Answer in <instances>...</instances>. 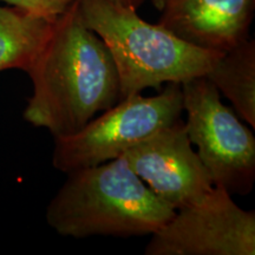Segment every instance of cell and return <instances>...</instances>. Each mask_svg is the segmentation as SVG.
Returning <instances> with one entry per match:
<instances>
[{
    "instance_id": "6da1fadb",
    "label": "cell",
    "mask_w": 255,
    "mask_h": 255,
    "mask_svg": "<svg viewBox=\"0 0 255 255\" xmlns=\"http://www.w3.org/2000/svg\"><path fill=\"white\" fill-rule=\"evenodd\" d=\"M32 82L23 117L53 138L72 135L121 100L120 77L103 39L85 25L77 0L53 21L26 72Z\"/></svg>"
},
{
    "instance_id": "7a4b0ae2",
    "label": "cell",
    "mask_w": 255,
    "mask_h": 255,
    "mask_svg": "<svg viewBox=\"0 0 255 255\" xmlns=\"http://www.w3.org/2000/svg\"><path fill=\"white\" fill-rule=\"evenodd\" d=\"M175 212L122 156L69 173L47 206L46 221L62 237H143L159 231Z\"/></svg>"
},
{
    "instance_id": "3957f363",
    "label": "cell",
    "mask_w": 255,
    "mask_h": 255,
    "mask_svg": "<svg viewBox=\"0 0 255 255\" xmlns=\"http://www.w3.org/2000/svg\"><path fill=\"white\" fill-rule=\"evenodd\" d=\"M79 14L113 56L121 100L167 83L206 77L222 53L187 43L113 0H77ZM120 100V101H121Z\"/></svg>"
},
{
    "instance_id": "277c9868",
    "label": "cell",
    "mask_w": 255,
    "mask_h": 255,
    "mask_svg": "<svg viewBox=\"0 0 255 255\" xmlns=\"http://www.w3.org/2000/svg\"><path fill=\"white\" fill-rule=\"evenodd\" d=\"M183 111L180 83L158 95L128 96L72 135L55 138L52 164L64 174L122 157L152 133L171 126Z\"/></svg>"
},
{
    "instance_id": "5b68a950",
    "label": "cell",
    "mask_w": 255,
    "mask_h": 255,
    "mask_svg": "<svg viewBox=\"0 0 255 255\" xmlns=\"http://www.w3.org/2000/svg\"><path fill=\"white\" fill-rule=\"evenodd\" d=\"M184 123L189 141L208 171L214 187L231 195L246 196L255 181V137L221 101L207 77L181 83Z\"/></svg>"
},
{
    "instance_id": "8992f818",
    "label": "cell",
    "mask_w": 255,
    "mask_h": 255,
    "mask_svg": "<svg viewBox=\"0 0 255 255\" xmlns=\"http://www.w3.org/2000/svg\"><path fill=\"white\" fill-rule=\"evenodd\" d=\"M145 255H254L255 213L214 187L201 202L175 212L151 235Z\"/></svg>"
},
{
    "instance_id": "52a82bcc",
    "label": "cell",
    "mask_w": 255,
    "mask_h": 255,
    "mask_svg": "<svg viewBox=\"0 0 255 255\" xmlns=\"http://www.w3.org/2000/svg\"><path fill=\"white\" fill-rule=\"evenodd\" d=\"M123 157L149 189L175 210L196 205L214 189L181 119L132 146Z\"/></svg>"
},
{
    "instance_id": "ba28073f",
    "label": "cell",
    "mask_w": 255,
    "mask_h": 255,
    "mask_svg": "<svg viewBox=\"0 0 255 255\" xmlns=\"http://www.w3.org/2000/svg\"><path fill=\"white\" fill-rule=\"evenodd\" d=\"M255 0H171L158 24L200 49L225 53L250 38Z\"/></svg>"
},
{
    "instance_id": "9c48e42d",
    "label": "cell",
    "mask_w": 255,
    "mask_h": 255,
    "mask_svg": "<svg viewBox=\"0 0 255 255\" xmlns=\"http://www.w3.org/2000/svg\"><path fill=\"white\" fill-rule=\"evenodd\" d=\"M53 21L13 6H0V72L12 69L27 72Z\"/></svg>"
},
{
    "instance_id": "30bf717a",
    "label": "cell",
    "mask_w": 255,
    "mask_h": 255,
    "mask_svg": "<svg viewBox=\"0 0 255 255\" xmlns=\"http://www.w3.org/2000/svg\"><path fill=\"white\" fill-rule=\"evenodd\" d=\"M206 77L232 102L239 116L255 128V41L248 38L222 53Z\"/></svg>"
},
{
    "instance_id": "8fae6325",
    "label": "cell",
    "mask_w": 255,
    "mask_h": 255,
    "mask_svg": "<svg viewBox=\"0 0 255 255\" xmlns=\"http://www.w3.org/2000/svg\"><path fill=\"white\" fill-rule=\"evenodd\" d=\"M9 6L21 11L45 18L47 20H56L59 15L71 6L76 0H0Z\"/></svg>"
},
{
    "instance_id": "7c38bea8",
    "label": "cell",
    "mask_w": 255,
    "mask_h": 255,
    "mask_svg": "<svg viewBox=\"0 0 255 255\" xmlns=\"http://www.w3.org/2000/svg\"><path fill=\"white\" fill-rule=\"evenodd\" d=\"M113 1L117 2V4L126 6V7H130L133 9H137L141 6L144 0H113Z\"/></svg>"
},
{
    "instance_id": "4fadbf2b",
    "label": "cell",
    "mask_w": 255,
    "mask_h": 255,
    "mask_svg": "<svg viewBox=\"0 0 255 255\" xmlns=\"http://www.w3.org/2000/svg\"><path fill=\"white\" fill-rule=\"evenodd\" d=\"M170 1L171 0H151L152 5H154L155 7L158 9V11H162V9L167 6L168 2H170Z\"/></svg>"
}]
</instances>
